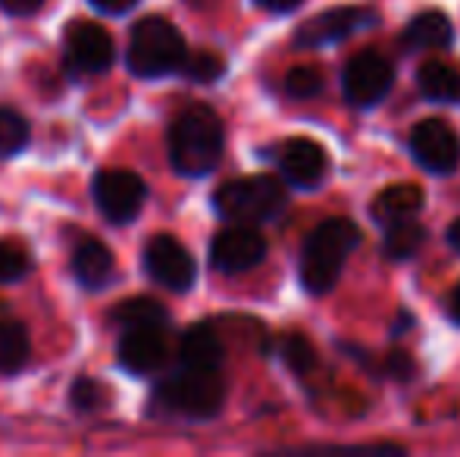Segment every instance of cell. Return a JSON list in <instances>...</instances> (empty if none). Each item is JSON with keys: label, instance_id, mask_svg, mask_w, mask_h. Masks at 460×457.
<instances>
[{"label": "cell", "instance_id": "cell-1", "mask_svg": "<svg viewBox=\"0 0 460 457\" xmlns=\"http://www.w3.org/2000/svg\"><path fill=\"white\" fill-rule=\"evenodd\" d=\"M223 157V122L204 104H194L170 126V160L182 176H207Z\"/></svg>", "mask_w": 460, "mask_h": 457}, {"label": "cell", "instance_id": "cell-2", "mask_svg": "<svg viewBox=\"0 0 460 457\" xmlns=\"http://www.w3.org/2000/svg\"><path fill=\"white\" fill-rule=\"evenodd\" d=\"M360 244V232L351 220H326L310 232L301 254V282L310 294L335 288L348 254Z\"/></svg>", "mask_w": 460, "mask_h": 457}, {"label": "cell", "instance_id": "cell-3", "mask_svg": "<svg viewBox=\"0 0 460 457\" xmlns=\"http://www.w3.org/2000/svg\"><path fill=\"white\" fill-rule=\"evenodd\" d=\"M226 385L219 379V370H191L182 366V373L170 376L154 391V408H164L166 414H179L188 420H210L223 410Z\"/></svg>", "mask_w": 460, "mask_h": 457}, {"label": "cell", "instance_id": "cell-4", "mask_svg": "<svg viewBox=\"0 0 460 457\" xmlns=\"http://www.w3.org/2000/svg\"><path fill=\"white\" fill-rule=\"evenodd\" d=\"M185 41L182 31L172 22L160 16L141 19L132 29V41H128V69L141 79H160L185 63Z\"/></svg>", "mask_w": 460, "mask_h": 457}, {"label": "cell", "instance_id": "cell-5", "mask_svg": "<svg viewBox=\"0 0 460 457\" xmlns=\"http://www.w3.org/2000/svg\"><path fill=\"white\" fill-rule=\"evenodd\" d=\"M285 185L273 176H244L235 182H226L223 189L213 195V207L223 220L242 223V226H254V223H267L282 214L285 207Z\"/></svg>", "mask_w": 460, "mask_h": 457}, {"label": "cell", "instance_id": "cell-6", "mask_svg": "<svg viewBox=\"0 0 460 457\" xmlns=\"http://www.w3.org/2000/svg\"><path fill=\"white\" fill-rule=\"evenodd\" d=\"M392 82H394L392 63L382 54H376V50L358 54L345 66V75H341V88H345L348 104L360 107V110L379 104V101L392 92Z\"/></svg>", "mask_w": 460, "mask_h": 457}, {"label": "cell", "instance_id": "cell-7", "mask_svg": "<svg viewBox=\"0 0 460 457\" xmlns=\"http://www.w3.org/2000/svg\"><path fill=\"white\" fill-rule=\"evenodd\" d=\"M411 154L432 176H451L460 166V138L445 119H423L411 132Z\"/></svg>", "mask_w": 460, "mask_h": 457}, {"label": "cell", "instance_id": "cell-8", "mask_svg": "<svg viewBox=\"0 0 460 457\" xmlns=\"http://www.w3.org/2000/svg\"><path fill=\"white\" fill-rule=\"evenodd\" d=\"M147 189L132 170H103L94 179V201L110 223H132L145 207Z\"/></svg>", "mask_w": 460, "mask_h": 457}, {"label": "cell", "instance_id": "cell-9", "mask_svg": "<svg viewBox=\"0 0 460 457\" xmlns=\"http://www.w3.org/2000/svg\"><path fill=\"white\" fill-rule=\"evenodd\" d=\"M145 269L154 282H160L170 292H188L194 276H198L194 257L172 235H154L145 244Z\"/></svg>", "mask_w": 460, "mask_h": 457}, {"label": "cell", "instance_id": "cell-10", "mask_svg": "<svg viewBox=\"0 0 460 457\" xmlns=\"http://www.w3.org/2000/svg\"><path fill=\"white\" fill-rule=\"evenodd\" d=\"M263 257H267V238L254 226H242V223L219 232L210 244V263L219 273H229V276L248 273V269L261 267Z\"/></svg>", "mask_w": 460, "mask_h": 457}, {"label": "cell", "instance_id": "cell-11", "mask_svg": "<svg viewBox=\"0 0 460 457\" xmlns=\"http://www.w3.org/2000/svg\"><path fill=\"white\" fill-rule=\"evenodd\" d=\"M116 60L113 38L94 22H73L66 29V63L73 73H103Z\"/></svg>", "mask_w": 460, "mask_h": 457}, {"label": "cell", "instance_id": "cell-12", "mask_svg": "<svg viewBox=\"0 0 460 457\" xmlns=\"http://www.w3.org/2000/svg\"><path fill=\"white\" fill-rule=\"evenodd\" d=\"M376 22L373 13H367L364 6H335V10L316 13L314 19L297 29V44L301 48H323V44H335L341 38L354 35L364 25Z\"/></svg>", "mask_w": 460, "mask_h": 457}, {"label": "cell", "instance_id": "cell-13", "mask_svg": "<svg viewBox=\"0 0 460 457\" xmlns=\"http://www.w3.org/2000/svg\"><path fill=\"white\" fill-rule=\"evenodd\" d=\"M166 326H135V330H126L119 342V364L126 366L135 376H151L170 357V345H166L164 336Z\"/></svg>", "mask_w": 460, "mask_h": 457}, {"label": "cell", "instance_id": "cell-14", "mask_svg": "<svg viewBox=\"0 0 460 457\" xmlns=\"http://www.w3.org/2000/svg\"><path fill=\"white\" fill-rule=\"evenodd\" d=\"M279 170H282L285 182L297 185V189H314L326 176L329 160L323 145L310 138H291L279 147Z\"/></svg>", "mask_w": 460, "mask_h": 457}, {"label": "cell", "instance_id": "cell-15", "mask_svg": "<svg viewBox=\"0 0 460 457\" xmlns=\"http://www.w3.org/2000/svg\"><path fill=\"white\" fill-rule=\"evenodd\" d=\"M179 357H182V366H191V370H219L226 357L223 338L210 323H194L179 342Z\"/></svg>", "mask_w": 460, "mask_h": 457}, {"label": "cell", "instance_id": "cell-16", "mask_svg": "<svg viewBox=\"0 0 460 457\" xmlns=\"http://www.w3.org/2000/svg\"><path fill=\"white\" fill-rule=\"evenodd\" d=\"M423 207V189L411 182H401L385 189L379 198L373 201V220L382 223V226H392V223L401 220H413Z\"/></svg>", "mask_w": 460, "mask_h": 457}, {"label": "cell", "instance_id": "cell-17", "mask_svg": "<svg viewBox=\"0 0 460 457\" xmlns=\"http://www.w3.org/2000/svg\"><path fill=\"white\" fill-rule=\"evenodd\" d=\"M451 41H455V29L445 13H420L404 25V44L411 50H438L448 48Z\"/></svg>", "mask_w": 460, "mask_h": 457}, {"label": "cell", "instance_id": "cell-18", "mask_svg": "<svg viewBox=\"0 0 460 457\" xmlns=\"http://www.w3.org/2000/svg\"><path fill=\"white\" fill-rule=\"evenodd\" d=\"M73 273L85 288H103V286H107L110 276H113V254H110L107 244L94 242V238L82 242L79 248H75V254H73Z\"/></svg>", "mask_w": 460, "mask_h": 457}, {"label": "cell", "instance_id": "cell-19", "mask_svg": "<svg viewBox=\"0 0 460 457\" xmlns=\"http://www.w3.org/2000/svg\"><path fill=\"white\" fill-rule=\"evenodd\" d=\"M417 85L423 92V98L436 101V104H457L460 101V73L442 60L423 63V69L417 75Z\"/></svg>", "mask_w": 460, "mask_h": 457}, {"label": "cell", "instance_id": "cell-20", "mask_svg": "<svg viewBox=\"0 0 460 457\" xmlns=\"http://www.w3.org/2000/svg\"><path fill=\"white\" fill-rule=\"evenodd\" d=\"M29 360V332L22 323L0 313V373H16Z\"/></svg>", "mask_w": 460, "mask_h": 457}, {"label": "cell", "instance_id": "cell-21", "mask_svg": "<svg viewBox=\"0 0 460 457\" xmlns=\"http://www.w3.org/2000/svg\"><path fill=\"white\" fill-rule=\"evenodd\" d=\"M113 320L122 330H135V326H166L170 323V313L164 304L151 298H128L122 304H116Z\"/></svg>", "mask_w": 460, "mask_h": 457}, {"label": "cell", "instance_id": "cell-22", "mask_svg": "<svg viewBox=\"0 0 460 457\" xmlns=\"http://www.w3.org/2000/svg\"><path fill=\"white\" fill-rule=\"evenodd\" d=\"M385 229L388 232H385V244H382V248H385V257H392V260H407V257H413L426 238V229L413 220L392 223V226H385Z\"/></svg>", "mask_w": 460, "mask_h": 457}, {"label": "cell", "instance_id": "cell-23", "mask_svg": "<svg viewBox=\"0 0 460 457\" xmlns=\"http://www.w3.org/2000/svg\"><path fill=\"white\" fill-rule=\"evenodd\" d=\"M29 145V122L10 107H0V160L13 157Z\"/></svg>", "mask_w": 460, "mask_h": 457}, {"label": "cell", "instance_id": "cell-24", "mask_svg": "<svg viewBox=\"0 0 460 457\" xmlns=\"http://www.w3.org/2000/svg\"><path fill=\"white\" fill-rule=\"evenodd\" d=\"M179 73H185V79L198 82V85H210V82H217L219 75L226 73V63H223V57L210 54V50H200V54H194V57H185Z\"/></svg>", "mask_w": 460, "mask_h": 457}, {"label": "cell", "instance_id": "cell-25", "mask_svg": "<svg viewBox=\"0 0 460 457\" xmlns=\"http://www.w3.org/2000/svg\"><path fill=\"white\" fill-rule=\"evenodd\" d=\"M73 408L79 410V414H97V410L107 408L110 401V391L103 389V382H97V379H79V382L73 385Z\"/></svg>", "mask_w": 460, "mask_h": 457}, {"label": "cell", "instance_id": "cell-26", "mask_svg": "<svg viewBox=\"0 0 460 457\" xmlns=\"http://www.w3.org/2000/svg\"><path fill=\"white\" fill-rule=\"evenodd\" d=\"M282 357H285V364L297 373V376H304V373H310L316 366V351L304 336H288V338H285Z\"/></svg>", "mask_w": 460, "mask_h": 457}, {"label": "cell", "instance_id": "cell-27", "mask_svg": "<svg viewBox=\"0 0 460 457\" xmlns=\"http://www.w3.org/2000/svg\"><path fill=\"white\" fill-rule=\"evenodd\" d=\"M25 273H29V254L19 244L0 242V286L19 282Z\"/></svg>", "mask_w": 460, "mask_h": 457}, {"label": "cell", "instance_id": "cell-28", "mask_svg": "<svg viewBox=\"0 0 460 457\" xmlns=\"http://www.w3.org/2000/svg\"><path fill=\"white\" fill-rule=\"evenodd\" d=\"M320 88H323V75L314 66H295L285 75V92L291 98H314V94H320Z\"/></svg>", "mask_w": 460, "mask_h": 457}, {"label": "cell", "instance_id": "cell-29", "mask_svg": "<svg viewBox=\"0 0 460 457\" xmlns=\"http://www.w3.org/2000/svg\"><path fill=\"white\" fill-rule=\"evenodd\" d=\"M0 6H4L10 16H29V13H35L38 6H41V0H0Z\"/></svg>", "mask_w": 460, "mask_h": 457}, {"label": "cell", "instance_id": "cell-30", "mask_svg": "<svg viewBox=\"0 0 460 457\" xmlns=\"http://www.w3.org/2000/svg\"><path fill=\"white\" fill-rule=\"evenodd\" d=\"M92 4L101 13H126V10H132L138 0H92Z\"/></svg>", "mask_w": 460, "mask_h": 457}, {"label": "cell", "instance_id": "cell-31", "mask_svg": "<svg viewBox=\"0 0 460 457\" xmlns=\"http://www.w3.org/2000/svg\"><path fill=\"white\" fill-rule=\"evenodd\" d=\"M257 4L273 13H288V10H295V6H301V0H257Z\"/></svg>", "mask_w": 460, "mask_h": 457}, {"label": "cell", "instance_id": "cell-32", "mask_svg": "<svg viewBox=\"0 0 460 457\" xmlns=\"http://www.w3.org/2000/svg\"><path fill=\"white\" fill-rule=\"evenodd\" d=\"M448 244L455 250H460V220L451 223V229H448Z\"/></svg>", "mask_w": 460, "mask_h": 457}, {"label": "cell", "instance_id": "cell-33", "mask_svg": "<svg viewBox=\"0 0 460 457\" xmlns=\"http://www.w3.org/2000/svg\"><path fill=\"white\" fill-rule=\"evenodd\" d=\"M451 320H455V323H460V282H457L455 294H451Z\"/></svg>", "mask_w": 460, "mask_h": 457}]
</instances>
